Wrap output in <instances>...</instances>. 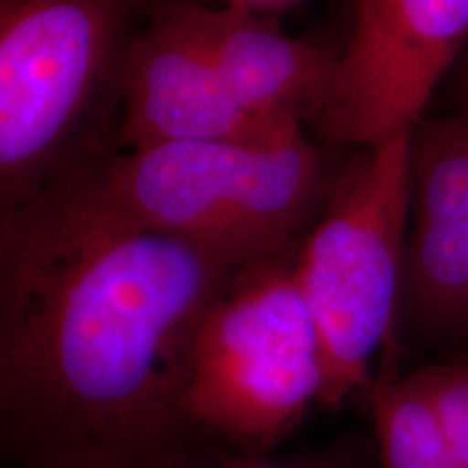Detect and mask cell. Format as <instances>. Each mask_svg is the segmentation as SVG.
I'll use <instances>...</instances> for the list:
<instances>
[{
  "label": "cell",
  "mask_w": 468,
  "mask_h": 468,
  "mask_svg": "<svg viewBox=\"0 0 468 468\" xmlns=\"http://www.w3.org/2000/svg\"><path fill=\"white\" fill-rule=\"evenodd\" d=\"M401 303L427 336L468 332V134L458 113L412 133Z\"/></svg>",
  "instance_id": "cell-8"
},
{
  "label": "cell",
  "mask_w": 468,
  "mask_h": 468,
  "mask_svg": "<svg viewBox=\"0 0 468 468\" xmlns=\"http://www.w3.org/2000/svg\"><path fill=\"white\" fill-rule=\"evenodd\" d=\"M76 167L117 219L245 265L291 256L332 185L306 128L104 150Z\"/></svg>",
  "instance_id": "cell-2"
},
{
  "label": "cell",
  "mask_w": 468,
  "mask_h": 468,
  "mask_svg": "<svg viewBox=\"0 0 468 468\" xmlns=\"http://www.w3.org/2000/svg\"><path fill=\"white\" fill-rule=\"evenodd\" d=\"M115 101L117 126L109 150L269 133L248 120L226 91L193 31L185 0H161L126 44Z\"/></svg>",
  "instance_id": "cell-7"
},
{
  "label": "cell",
  "mask_w": 468,
  "mask_h": 468,
  "mask_svg": "<svg viewBox=\"0 0 468 468\" xmlns=\"http://www.w3.org/2000/svg\"><path fill=\"white\" fill-rule=\"evenodd\" d=\"M466 46L468 0H358L319 131L351 148L414 131Z\"/></svg>",
  "instance_id": "cell-6"
},
{
  "label": "cell",
  "mask_w": 468,
  "mask_h": 468,
  "mask_svg": "<svg viewBox=\"0 0 468 468\" xmlns=\"http://www.w3.org/2000/svg\"><path fill=\"white\" fill-rule=\"evenodd\" d=\"M291 259L239 269L191 338L185 417L237 452H271L324 397V351Z\"/></svg>",
  "instance_id": "cell-5"
},
{
  "label": "cell",
  "mask_w": 468,
  "mask_h": 468,
  "mask_svg": "<svg viewBox=\"0 0 468 468\" xmlns=\"http://www.w3.org/2000/svg\"><path fill=\"white\" fill-rule=\"evenodd\" d=\"M458 115L462 117V122H464V128H466V134H468V96H466V104H464V109H462Z\"/></svg>",
  "instance_id": "cell-14"
},
{
  "label": "cell",
  "mask_w": 468,
  "mask_h": 468,
  "mask_svg": "<svg viewBox=\"0 0 468 468\" xmlns=\"http://www.w3.org/2000/svg\"><path fill=\"white\" fill-rule=\"evenodd\" d=\"M412 133L358 148L292 251V278L324 351V408L368 393L373 362L393 336L406 273Z\"/></svg>",
  "instance_id": "cell-4"
},
{
  "label": "cell",
  "mask_w": 468,
  "mask_h": 468,
  "mask_svg": "<svg viewBox=\"0 0 468 468\" xmlns=\"http://www.w3.org/2000/svg\"><path fill=\"white\" fill-rule=\"evenodd\" d=\"M197 3L228 5V7H243V9L259 11V14L273 16V14H278V11L291 9V7H295V5L306 3V0H197Z\"/></svg>",
  "instance_id": "cell-13"
},
{
  "label": "cell",
  "mask_w": 468,
  "mask_h": 468,
  "mask_svg": "<svg viewBox=\"0 0 468 468\" xmlns=\"http://www.w3.org/2000/svg\"><path fill=\"white\" fill-rule=\"evenodd\" d=\"M185 3L202 48L248 120L267 131L319 122L335 87L338 52L284 33L273 16Z\"/></svg>",
  "instance_id": "cell-9"
},
{
  "label": "cell",
  "mask_w": 468,
  "mask_h": 468,
  "mask_svg": "<svg viewBox=\"0 0 468 468\" xmlns=\"http://www.w3.org/2000/svg\"><path fill=\"white\" fill-rule=\"evenodd\" d=\"M466 61H468V58H466ZM466 96H468V72H466Z\"/></svg>",
  "instance_id": "cell-15"
},
{
  "label": "cell",
  "mask_w": 468,
  "mask_h": 468,
  "mask_svg": "<svg viewBox=\"0 0 468 468\" xmlns=\"http://www.w3.org/2000/svg\"><path fill=\"white\" fill-rule=\"evenodd\" d=\"M76 165L0 219V464L178 468L193 332L248 265L117 219Z\"/></svg>",
  "instance_id": "cell-1"
},
{
  "label": "cell",
  "mask_w": 468,
  "mask_h": 468,
  "mask_svg": "<svg viewBox=\"0 0 468 468\" xmlns=\"http://www.w3.org/2000/svg\"><path fill=\"white\" fill-rule=\"evenodd\" d=\"M58 468H85V466H58Z\"/></svg>",
  "instance_id": "cell-16"
},
{
  "label": "cell",
  "mask_w": 468,
  "mask_h": 468,
  "mask_svg": "<svg viewBox=\"0 0 468 468\" xmlns=\"http://www.w3.org/2000/svg\"><path fill=\"white\" fill-rule=\"evenodd\" d=\"M178 468H367L358 452H317L306 455H271L269 452L221 453L215 458L185 460Z\"/></svg>",
  "instance_id": "cell-12"
},
{
  "label": "cell",
  "mask_w": 468,
  "mask_h": 468,
  "mask_svg": "<svg viewBox=\"0 0 468 468\" xmlns=\"http://www.w3.org/2000/svg\"><path fill=\"white\" fill-rule=\"evenodd\" d=\"M417 376L434 408L455 468H468V362L425 367Z\"/></svg>",
  "instance_id": "cell-11"
},
{
  "label": "cell",
  "mask_w": 468,
  "mask_h": 468,
  "mask_svg": "<svg viewBox=\"0 0 468 468\" xmlns=\"http://www.w3.org/2000/svg\"><path fill=\"white\" fill-rule=\"evenodd\" d=\"M161 0H0V219L107 150L122 55Z\"/></svg>",
  "instance_id": "cell-3"
},
{
  "label": "cell",
  "mask_w": 468,
  "mask_h": 468,
  "mask_svg": "<svg viewBox=\"0 0 468 468\" xmlns=\"http://www.w3.org/2000/svg\"><path fill=\"white\" fill-rule=\"evenodd\" d=\"M378 468H455L417 371L397 378L379 373L368 388Z\"/></svg>",
  "instance_id": "cell-10"
}]
</instances>
